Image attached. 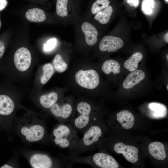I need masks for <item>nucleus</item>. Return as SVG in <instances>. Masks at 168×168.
<instances>
[{"label":"nucleus","instance_id":"1","mask_svg":"<svg viewBox=\"0 0 168 168\" xmlns=\"http://www.w3.org/2000/svg\"><path fill=\"white\" fill-rule=\"evenodd\" d=\"M53 134L55 143L63 148L69 147L75 140L74 132L70 127L65 125H60L55 129Z\"/></svg>","mask_w":168,"mask_h":168},{"label":"nucleus","instance_id":"2","mask_svg":"<svg viewBox=\"0 0 168 168\" xmlns=\"http://www.w3.org/2000/svg\"><path fill=\"white\" fill-rule=\"evenodd\" d=\"M77 83L84 88L93 89L96 88L100 82L99 76L93 69L80 70L75 76Z\"/></svg>","mask_w":168,"mask_h":168},{"label":"nucleus","instance_id":"3","mask_svg":"<svg viewBox=\"0 0 168 168\" xmlns=\"http://www.w3.org/2000/svg\"><path fill=\"white\" fill-rule=\"evenodd\" d=\"M76 110L78 115L73 119V125L77 129L82 130L90 123L91 107L89 103L82 101L78 104Z\"/></svg>","mask_w":168,"mask_h":168},{"label":"nucleus","instance_id":"4","mask_svg":"<svg viewBox=\"0 0 168 168\" xmlns=\"http://www.w3.org/2000/svg\"><path fill=\"white\" fill-rule=\"evenodd\" d=\"M14 66L17 71L24 72L27 71L31 67V55L30 51L25 47L18 49L13 57Z\"/></svg>","mask_w":168,"mask_h":168},{"label":"nucleus","instance_id":"5","mask_svg":"<svg viewBox=\"0 0 168 168\" xmlns=\"http://www.w3.org/2000/svg\"><path fill=\"white\" fill-rule=\"evenodd\" d=\"M10 91L7 84L0 85V115H9L15 109V104L10 95Z\"/></svg>","mask_w":168,"mask_h":168},{"label":"nucleus","instance_id":"6","mask_svg":"<svg viewBox=\"0 0 168 168\" xmlns=\"http://www.w3.org/2000/svg\"><path fill=\"white\" fill-rule=\"evenodd\" d=\"M114 149L117 153H122L125 159L130 162L134 163L138 161L139 151L134 146L119 142L114 145Z\"/></svg>","mask_w":168,"mask_h":168},{"label":"nucleus","instance_id":"7","mask_svg":"<svg viewBox=\"0 0 168 168\" xmlns=\"http://www.w3.org/2000/svg\"><path fill=\"white\" fill-rule=\"evenodd\" d=\"M124 45V42L120 38L106 36L102 39L99 45V48L103 52H114L122 48Z\"/></svg>","mask_w":168,"mask_h":168},{"label":"nucleus","instance_id":"8","mask_svg":"<svg viewBox=\"0 0 168 168\" xmlns=\"http://www.w3.org/2000/svg\"><path fill=\"white\" fill-rule=\"evenodd\" d=\"M21 134L25 136L26 139L30 142H35L41 140L44 137L45 130L39 125H33L30 128L24 127L21 129Z\"/></svg>","mask_w":168,"mask_h":168},{"label":"nucleus","instance_id":"9","mask_svg":"<svg viewBox=\"0 0 168 168\" xmlns=\"http://www.w3.org/2000/svg\"><path fill=\"white\" fill-rule=\"evenodd\" d=\"M102 135L100 128L96 125H92L84 133L82 138V143L85 147L91 146L97 142Z\"/></svg>","mask_w":168,"mask_h":168},{"label":"nucleus","instance_id":"10","mask_svg":"<svg viewBox=\"0 0 168 168\" xmlns=\"http://www.w3.org/2000/svg\"><path fill=\"white\" fill-rule=\"evenodd\" d=\"M92 160L97 166L102 168H118L119 164L111 156L103 153H97L92 156Z\"/></svg>","mask_w":168,"mask_h":168},{"label":"nucleus","instance_id":"11","mask_svg":"<svg viewBox=\"0 0 168 168\" xmlns=\"http://www.w3.org/2000/svg\"><path fill=\"white\" fill-rule=\"evenodd\" d=\"M49 108L50 112L54 116L64 120L68 119L72 111V105L68 103L60 105L56 103Z\"/></svg>","mask_w":168,"mask_h":168},{"label":"nucleus","instance_id":"12","mask_svg":"<svg viewBox=\"0 0 168 168\" xmlns=\"http://www.w3.org/2000/svg\"><path fill=\"white\" fill-rule=\"evenodd\" d=\"M145 73L141 70L137 69L131 72L127 76L122 83L124 89H130L139 83L145 78Z\"/></svg>","mask_w":168,"mask_h":168},{"label":"nucleus","instance_id":"13","mask_svg":"<svg viewBox=\"0 0 168 168\" xmlns=\"http://www.w3.org/2000/svg\"><path fill=\"white\" fill-rule=\"evenodd\" d=\"M86 43L90 46L95 45L97 41L98 32L94 26L88 22L83 23L81 26Z\"/></svg>","mask_w":168,"mask_h":168},{"label":"nucleus","instance_id":"14","mask_svg":"<svg viewBox=\"0 0 168 168\" xmlns=\"http://www.w3.org/2000/svg\"><path fill=\"white\" fill-rule=\"evenodd\" d=\"M30 163L34 168H49L53 165L50 157L46 155L39 154L32 155L30 159Z\"/></svg>","mask_w":168,"mask_h":168},{"label":"nucleus","instance_id":"15","mask_svg":"<svg viewBox=\"0 0 168 168\" xmlns=\"http://www.w3.org/2000/svg\"><path fill=\"white\" fill-rule=\"evenodd\" d=\"M117 119L124 128L128 129L133 127L135 121L133 115L129 111L124 110L116 114Z\"/></svg>","mask_w":168,"mask_h":168},{"label":"nucleus","instance_id":"16","mask_svg":"<svg viewBox=\"0 0 168 168\" xmlns=\"http://www.w3.org/2000/svg\"><path fill=\"white\" fill-rule=\"evenodd\" d=\"M149 117L153 119L165 118L167 114V109L164 104L156 102H151L148 105Z\"/></svg>","mask_w":168,"mask_h":168},{"label":"nucleus","instance_id":"17","mask_svg":"<svg viewBox=\"0 0 168 168\" xmlns=\"http://www.w3.org/2000/svg\"><path fill=\"white\" fill-rule=\"evenodd\" d=\"M148 149L150 154L156 159L162 160L166 157L164 146L160 142L151 143L149 145Z\"/></svg>","mask_w":168,"mask_h":168},{"label":"nucleus","instance_id":"18","mask_svg":"<svg viewBox=\"0 0 168 168\" xmlns=\"http://www.w3.org/2000/svg\"><path fill=\"white\" fill-rule=\"evenodd\" d=\"M25 16L28 21L34 22H43L46 17L44 11L37 8L29 9L26 13Z\"/></svg>","mask_w":168,"mask_h":168},{"label":"nucleus","instance_id":"19","mask_svg":"<svg viewBox=\"0 0 168 168\" xmlns=\"http://www.w3.org/2000/svg\"><path fill=\"white\" fill-rule=\"evenodd\" d=\"M142 58L143 55L141 52H135L124 62V67L129 72L134 71L137 69L138 63Z\"/></svg>","mask_w":168,"mask_h":168},{"label":"nucleus","instance_id":"20","mask_svg":"<svg viewBox=\"0 0 168 168\" xmlns=\"http://www.w3.org/2000/svg\"><path fill=\"white\" fill-rule=\"evenodd\" d=\"M102 70L105 74H109L113 73L114 75L119 74L121 71V67L119 63L113 59L105 61L103 63Z\"/></svg>","mask_w":168,"mask_h":168},{"label":"nucleus","instance_id":"21","mask_svg":"<svg viewBox=\"0 0 168 168\" xmlns=\"http://www.w3.org/2000/svg\"><path fill=\"white\" fill-rule=\"evenodd\" d=\"M58 98V94L55 92H52L48 94L41 96L39 98V102L44 108H49L56 102Z\"/></svg>","mask_w":168,"mask_h":168},{"label":"nucleus","instance_id":"22","mask_svg":"<svg viewBox=\"0 0 168 168\" xmlns=\"http://www.w3.org/2000/svg\"><path fill=\"white\" fill-rule=\"evenodd\" d=\"M113 12L112 7L109 5L95 15L94 18L103 24L108 23Z\"/></svg>","mask_w":168,"mask_h":168},{"label":"nucleus","instance_id":"23","mask_svg":"<svg viewBox=\"0 0 168 168\" xmlns=\"http://www.w3.org/2000/svg\"><path fill=\"white\" fill-rule=\"evenodd\" d=\"M43 73L40 79V82L44 85L54 75L55 70L53 65L50 63L44 64L42 67Z\"/></svg>","mask_w":168,"mask_h":168},{"label":"nucleus","instance_id":"24","mask_svg":"<svg viewBox=\"0 0 168 168\" xmlns=\"http://www.w3.org/2000/svg\"><path fill=\"white\" fill-rule=\"evenodd\" d=\"M53 63L54 70L58 72H63L68 68L67 63L59 54L55 55L53 60Z\"/></svg>","mask_w":168,"mask_h":168},{"label":"nucleus","instance_id":"25","mask_svg":"<svg viewBox=\"0 0 168 168\" xmlns=\"http://www.w3.org/2000/svg\"><path fill=\"white\" fill-rule=\"evenodd\" d=\"M69 0H56V12L61 17L66 16L68 14V7Z\"/></svg>","mask_w":168,"mask_h":168},{"label":"nucleus","instance_id":"26","mask_svg":"<svg viewBox=\"0 0 168 168\" xmlns=\"http://www.w3.org/2000/svg\"><path fill=\"white\" fill-rule=\"evenodd\" d=\"M110 3L109 0H96L91 5V12L93 14L96 15L109 6Z\"/></svg>","mask_w":168,"mask_h":168},{"label":"nucleus","instance_id":"27","mask_svg":"<svg viewBox=\"0 0 168 168\" xmlns=\"http://www.w3.org/2000/svg\"><path fill=\"white\" fill-rule=\"evenodd\" d=\"M153 0H143L142 4V10L145 14L149 15L152 11L153 7Z\"/></svg>","mask_w":168,"mask_h":168},{"label":"nucleus","instance_id":"28","mask_svg":"<svg viewBox=\"0 0 168 168\" xmlns=\"http://www.w3.org/2000/svg\"><path fill=\"white\" fill-rule=\"evenodd\" d=\"M57 40L56 39L52 38L49 40L44 44L43 49L45 52H49L53 49L56 46Z\"/></svg>","mask_w":168,"mask_h":168},{"label":"nucleus","instance_id":"29","mask_svg":"<svg viewBox=\"0 0 168 168\" xmlns=\"http://www.w3.org/2000/svg\"><path fill=\"white\" fill-rule=\"evenodd\" d=\"M7 4V0H0V11L4 9Z\"/></svg>","mask_w":168,"mask_h":168},{"label":"nucleus","instance_id":"30","mask_svg":"<svg viewBox=\"0 0 168 168\" xmlns=\"http://www.w3.org/2000/svg\"><path fill=\"white\" fill-rule=\"evenodd\" d=\"M127 2L131 6H137L139 2L137 0H127Z\"/></svg>","mask_w":168,"mask_h":168},{"label":"nucleus","instance_id":"31","mask_svg":"<svg viewBox=\"0 0 168 168\" xmlns=\"http://www.w3.org/2000/svg\"><path fill=\"white\" fill-rule=\"evenodd\" d=\"M0 168H12L13 167H12V166H10L7 164H5L2 166H1Z\"/></svg>","mask_w":168,"mask_h":168},{"label":"nucleus","instance_id":"32","mask_svg":"<svg viewBox=\"0 0 168 168\" xmlns=\"http://www.w3.org/2000/svg\"><path fill=\"white\" fill-rule=\"evenodd\" d=\"M164 39L168 43V33L167 32L165 35L164 37Z\"/></svg>","mask_w":168,"mask_h":168},{"label":"nucleus","instance_id":"33","mask_svg":"<svg viewBox=\"0 0 168 168\" xmlns=\"http://www.w3.org/2000/svg\"><path fill=\"white\" fill-rule=\"evenodd\" d=\"M168 54H167L166 55V59H167V61H168Z\"/></svg>","mask_w":168,"mask_h":168},{"label":"nucleus","instance_id":"34","mask_svg":"<svg viewBox=\"0 0 168 168\" xmlns=\"http://www.w3.org/2000/svg\"><path fill=\"white\" fill-rule=\"evenodd\" d=\"M1 22L0 20V28H1Z\"/></svg>","mask_w":168,"mask_h":168},{"label":"nucleus","instance_id":"35","mask_svg":"<svg viewBox=\"0 0 168 168\" xmlns=\"http://www.w3.org/2000/svg\"><path fill=\"white\" fill-rule=\"evenodd\" d=\"M167 90H168V84L167 85Z\"/></svg>","mask_w":168,"mask_h":168},{"label":"nucleus","instance_id":"36","mask_svg":"<svg viewBox=\"0 0 168 168\" xmlns=\"http://www.w3.org/2000/svg\"><path fill=\"white\" fill-rule=\"evenodd\" d=\"M1 72V67H0V73Z\"/></svg>","mask_w":168,"mask_h":168},{"label":"nucleus","instance_id":"37","mask_svg":"<svg viewBox=\"0 0 168 168\" xmlns=\"http://www.w3.org/2000/svg\"><path fill=\"white\" fill-rule=\"evenodd\" d=\"M166 1L167 2H168V0H166Z\"/></svg>","mask_w":168,"mask_h":168}]
</instances>
